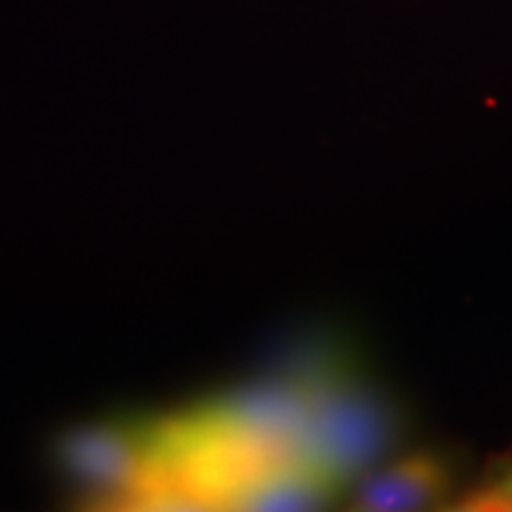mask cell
<instances>
[{
    "instance_id": "cell-1",
    "label": "cell",
    "mask_w": 512,
    "mask_h": 512,
    "mask_svg": "<svg viewBox=\"0 0 512 512\" xmlns=\"http://www.w3.org/2000/svg\"><path fill=\"white\" fill-rule=\"evenodd\" d=\"M342 403L297 373L259 375L185 406L88 427L62 465L88 503L119 510L318 508L361 446Z\"/></svg>"
},
{
    "instance_id": "cell-2",
    "label": "cell",
    "mask_w": 512,
    "mask_h": 512,
    "mask_svg": "<svg viewBox=\"0 0 512 512\" xmlns=\"http://www.w3.org/2000/svg\"><path fill=\"white\" fill-rule=\"evenodd\" d=\"M458 486V465L437 448L413 451L358 486L356 510H446Z\"/></svg>"
},
{
    "instance_id": "cell-3",
    "label": "cell",
    "mask_w": 512,
    "mask_h": 512,
    "mask_svg": "<svg viewBox=\"0 0 512 512\" xmlns=\"http://www.w3.org/2000/svg\"><path fill=\"white\" fill-rule=\"evenodd\" d=\"M453 512H512V448L486 460L475 484L446 505Z\"/></svg>"
}]
</instances>
